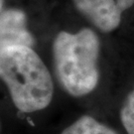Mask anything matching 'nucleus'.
Segmentation results:
<instances>
[{
	"mask_svg": "<svg viewBox=\"0 0 134 134\" xmlns=\"http://www.w3.org/2000/svg\"><path fill=\"white\" fill-rule=\"evenodd\" d=\"M101 43L94 29H60L50 40L51 71L59 87L74 98L90 96L99 82Z\"/></svg>",
	"mask_w": 134,
	"mask_h": 134,
	"instance_id": "f03ea898",
	"label": "nucleus"
},
{
	"mask_svg": "<svg viewBox=\"0 0 134 134\" xmlns=\"http://www.w3.org/2000/svg\"><path fill=\"white\" fill-rule=\"evenodd\" d=\"M60 134H117L94 117L83 114L65 127Z\"/></svg>",
	"mask_w": 134,
	"mask_h": 134,
	"instance_id": "39448f33",
	"label": "nucleus"
},
{
	"mask_svg": "<svg viewBox=\"0 0 134 134\" xmlns=\"http://www.w3.org/2000/svg\"><path fill=\"white\" fill-rule=\"evenodd\" d=\"M21 0H0V13Z\"/></svg>",
	"mask_w": 134,
	"mask_h": 134,
	"instance_id": "6e6552de",
	"label": "nucleus"
},
{
	"mask_svg": "<svg viewBox=\"0 0 134 134\" xmlns=\"http://www.w3.org/2000/svg\"><path fill=\"white\" fill-rule=\"evenodd\" d=\"M55 92L53 72L38 50L23 44L0 48V96L14 117L22 119L45 111Z\"/></svg>",
	"mask_w": 134,
	"mask_h": 134,
	"instance_id": "f257e3e1",
	"label": "nucleus"
},
{
	"mask_svg": "<svg viewBox=\"0 0 134 134\" xmlns=\"http://www.w3.org/2000/svg\"><path fill=\"white\" fill-rule=\"evenodd\" d=\"M120 120L127 134H134V90L128 93L122 104Z\"/></svg>",
	"mask_w": 134,
	"mask_h": 134,
	"instance_id": "423d86ee",
	"label": "nucleus"
},
{
	"mask_svg": "<svg viewBox=\"0 0 134 134\" xmlns=\"http://www.w3.org/2000/svg\"><path fill=\"white\" fill-rule=\"evenodd\" d=\"M13 116L11 110L9 109L8 105L6 104L4 99L2 96H0V134H6L7 133V121L9 116Z\"/></svg>",
	"mask_w": 134,
	"mask_h": 134,
	"instance_id": "0eeeda50",
	"label": "nucleus"
},
{
	"mask_svg": "<svg viewBox=\"0 0 134 134\" xmlns=\"http://www.w3.org/2000/svg\"><path fill=\"white\" fill-rule=\"evenodd\" d=\"M41 5L39 0H21L0 13V48L23 44L40 51Z\"/></svg>",
	"mask_w": 134,
	"mask_h": 134,
	"instance_id": "7ed1b4c3",
	"label": "nucleus"
},
{
	"mask_svg": "<svg viewBox=\"0 0 134 134\" xmlns=\"http://www.w3.org/2000/svg\"><path fill=\"white\" fill-rule=\"evenodd\" d=\"M75 11L102 33L118 28L122 13L134 4V0H71Z\"/></svg>",
	"mask_w": 134,
	"mask_h": 134,
	"instance_id": "20e7f679",
	"label": "nucleus"
}]
</instances>
